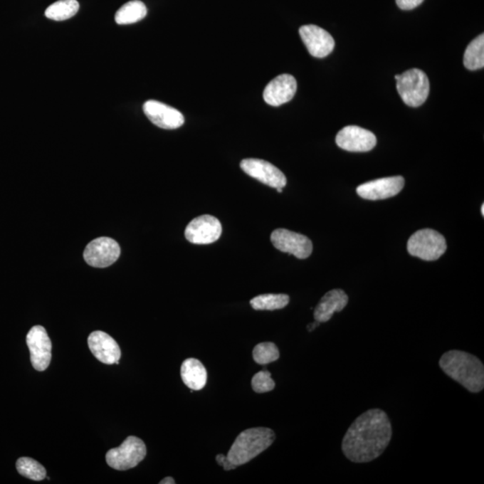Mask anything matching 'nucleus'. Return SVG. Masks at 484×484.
<instances>
[{
    "instance_id": "6ab92c4d",
    "label": "nucleus",
    "mask_w": 484,
    "mask_h": 484,
    "mask_svg": "<svg viewBox=\"0 0 484 484\" xmlns=\"http://www.w3.org/2000/svg\"><path fill=\"white\" fill-rule=\"evenodd\" d=\"M183 383L191 390H201L207 382V372L198 359L189 358L183 362L181 368Z\"/></svg>"
},
{
    "instance_id": "7ed1b4c3",
    "label": "nucleus",
    "mask_w": 484,
    "mask_h": 484,
    "mask_svg": "<svg viewBox=\"0 0 484 484\" xmlns=\"http://www.w3.org/2000/svg\"><path fill=\"white\" fill-rule=\"evenodd\" d=\"M275 432L268 428H251L242 431L228 452L227 458L236 466L247 464L273 444Z\"/></svg>"
},
{
    "instance_id": "1a4fd4ad",
    "label": "nucleus",
    "mask_w": 484,
    "mask_h": 484,
    "mask_svg": "<svg viewBox=\"0 0 484 484\" xmlns=\"http://www.w3.org/2000/svg\"><path fill=\"white\" fill-rule=\"evenodd\" d=\"M271 242L278 251L305 259L313 251L312 242L305 235L286 229H276L271 234Z\"/></svg>"
},
{
    "instance_id": "423d86ee",
    "label": "nucleus",
    "mask_w": 484,
    "mask_h": 484,
    "mask_svg": "<svg viewBox=\"0 0 484 484\" xmlns=\"http://www.w3.org/2000/svg\"><path fill=\"white\" fill-rule=\"evenodd\" d=\"M147 456L144 441L135 436L127 437L119 448L110 449L106 454V461L110 468L119 471H126L136 468Z\"/></svg>"
},
{
    "instance_id": "4468645a",
    "label": "nucleus",
    "mask_w": 484,
    "mask_h": 484,
    "mask_svg": "<svg viewBox=\"0 0 484 484\" xmlns=\"http://www.w3.org/2000/svg\"><path fill=\"white\" fill-rule=\"evenodd\" d=\"M143 110L151 122L161 129H179L185 122L184 116L178 110L154 100L144 102Z\"/></svg>"
},
{
    "instance_id": "a878e982",
    "label": "nucleus",
    "mask_w": 484,
    "mask_h": 484,
    "mask_svg": "<svg viewBox=\"0 0 484 484\" xmlns=\"http://www.w3.org/2000/svg\"><path fill=\"white\" fill-rule=\"evenodd\" d=\"M252 389L258 394L270 392L275 389V383L268 371H261L255 374L251 380Z\"/></svg>"
},
{
    "instance_id": "393cba45",
    "label": "nucleus",
    "mask_w": 484,
    "mask_h": 484,
    "mask_svg": "<svg viewBox=\"0 0 484 484\" xmlns=\"http://www.w3.org/2000/svg\"><path fill=\"white\" fill-rule=\"evenodd\" d=\"M280 352L278 347L270 342H265L256 345L253 350V359L258 364L266 365L278 361Z\"/></svg>"
},
{
    "instance_id": "f3484780",
    "label": "nucleus",
    "mask_w": 484,
    "mask_h": 484,
    "mask_svg": "<svg viewBox=\"0 0 484 484\" xmlns=\"http://www.w3.org/2000/svg\"><path fill=\"white\" fill-rule=\"evenodd\" d=\"M297 90L296 79L293 75H278L265 86L263 97L271 106H280L288 102L295 97Z\"/></svg>"
},
{
    "instance_id": "aec40b11",
    "label": "nucleus",
    "mask_w": 484,
    "mask_h": 484,
    "mask_svg": "<svg viewBox=\"0 0 484 484\" xmlns=\"http://www.w3.org/2000/svg\"><path fill=\"white\" fill-rule=\"evenodd\" d=\"M147 14V6L140 0L126 3L117 10L115 21L117 24H131L140 22Z\"/></svg>"
},
{
    "instance_id": "cd10ccee",
    "label": "nucleus",
    "mask_w": 484,
    "mask_h": 484,
    "mask_svg": "<svg viewBox=\"0 0 484 484\" xmlns=\"http://www.w3.org/2000/svg\"><path fill=\"white\" fill-rule=\"evenodd\" d=\"M216 459L218 465L223 466V468L226 470V471H230V470H233L238 468V466L233 465V463L229 461V459L227 458L226 456L223 454H218Z\"/></svg>"
},
{
    "instance_id": "dca6fc26",
    "label": "nucleus",
    "mask_w": 484,
    "mask_h": 484,
    "mask_svg": "<svg viewBox=\"0 0 484 484\" xmlns=\"http://www.w3.org/2000/svg\"><path fill=\"white\" fill-rule=\"evenodd\" d=\"M88 347L98 361L108 365L120 364L121 351L119 344L105 332H93L88 337Z\"/></svg>"
},
{
    "instance_id": "c85d7f7f",
    "label": "nucleus",
    "mask_w": 484,
    "mask_h": 484,
    "mask_svg": "<svg viewBox=\"0 0 484 484\" xmlns=\"http://www.w3.org/2000/svg\"><path fill=\"white\" fill-rule=\"evenodd\" d=\"M175 480L172 477H166V478L162 479L160 484H174Z\"/></svg>"
},
{
    "instance_id": "bb28decb",
    "label": "nucleus",
    "mask_w": 484,
    "mask_h": 484,
    "mask_svg": "<svg viewBox=\"0 0 484 484\" xmlns=\"http://www.w3.org/2000/svg\"><path fill=\"white\" fill-rule=\"evenodd\" d=\"M399 8L403 10H411L419 6L424 0H396Z\"/></svg>"
},
{
    "instance_id": "b1692460",
    "label": "nucleus",
    "mask_w": 484,
    "mask_h": 484,
    "mask_svg": "<svg viewBox=\"0 0 484 484\" xmlns=\"http://www.w3.org/2000/svg\"><path fill=\"white\" fill-rule=\"evenodd\" d=\"M16 469L21 475L33 480H43L46 478V470L33 458H20L16 462Z\"/></svg>"
},
{
    "instance_id": "a211bd4d",
    "label": "nucleus",
    "mask_w": 484,
    "mask_h": 484,
    "mask_svg": "<svg viewBox=\"0 0 484 484\" xmlns=\"http://www.w3.org/2000/svg\"><path fill=\"white\" fill-rule=\"evenodd\" d=\"M349 298L341 289L331 290L327 293L320 302L315 307L314 319L320 323L327 322L332 319L334 313L340 312L347 307Z\"/></svg>"
},
{
    "instance_id": "f257e3e1",
    "label": "nucleus",
    "mask_w": 484,
    "mask_h": 484,
    "mask_svg": "<svg viewBox=\"0 0 484 484\" xmlns=\"http://www.w3.org/2000/svg\"><path fill=\"white\" fill-rule=\"evenodd\" d=\"M392 434V425L385 411L369 409L349 427L342 442V451L352 462H372L386 451Z\"/></svg>"
},
{
    "instance_id": "f8f14e48",
    "label": "nucleus",
    "mask_w": 484,
    "mask_h": 484,
    "mask_svg": "<svg viewBox=\"0 0 484 484\" xmlns=\"http://www.w3.org/2000/svg\"><path fill=\"white\" fill-rule=\"evenodd\" d=\"M335 143L345 151L363 153L376 147L377 138L369 130L358 126H347L339 131Z\"/></svg>"
},
{
    "instance_id": "9b49d317",
    "label": "nucleus",
    "mask_w": 484,
    "mask_h": 484,
    "mask_svg": "<svg viewBox=\"0 0 484 484\" xmlns=\"http://www.w3.org/2000/svg\"><path fill=\"white\" fill-rule=\"evenodd\" d=\"M26 343L31 354V362L38 372H44L51 361V341L47 331L41 326L31 328L27 334Z\"/></svg>"
},
{
    "instance_id": "39448f33",
    "label": "nucleus",
    "mask_w": 484,
    "mask_h": 484,
    "mask_svg": "<svg viewBox=\"0 0 484 484\" xmlns=\"http://www.w3.org/2000/svg\"><path fill=\"white\" fill-rule=\"evenodd\" d=\"M407 251L414 257L425 261H434L447 251L443 235L431 229H424L411 235L407 242Z\"/></svg>"
},
{
    "instance_id": "412c9836",
    "label": "nucleus",
    "mask_w": 484,
    "mask_h": 484,
    "mask_svg": "<svg viewBox=\"0 0 484 484\" xmlns=\"http://www.w3.org/2000/svg\"><path fill=\"white\" fill-rule=\"evenodd\" d=\"M464 65L469 70H477L484 67V36L480 34L466 48Z\"/></svg>"
},
{
    "instance_id": "ddd939ff",
    "label": "nucleus",
    "mask_w": 484,
    "mask_h": 484,
    "mask_svg": "<svg viewBox=\"0 0 484 484\" xmlns=\"http://www.w3.org/2000/svg\"><path fill=\"white\" fill-rule=\"evenodd\" d=\"M299 32L307 50L313 57L325 58L333 51L334 38L321 27L307 24L300 27Z\"/></svg>"
},
{
    "instance_id": "5701e85b",
    "label": "nucleus",
    "mask_w": 484,
    "mask_h": 484,
    "mask_svg": "<svg viewBox=\"0 0 484 484\" xmlns=\"http://www.w3.org/2000/svg\"><path fill=\"white\" fill-rule=\"evenodd\" d=\"M290 297L287 295H262L251 300V305L256 310H282L288 305Z\"/></svg>"
},
{
    "instance_id": "9d476101",
    "label": "nucleus",
    "mask_w": 484,
    "mask_h": 484,
    "mask_svg": "<svg viewBox=\"0 0 484 484\" xmlns=\"http://www.w3.org/2000/svg\"><path fill=\"white\" fill-rule=\"evenodd\" d=\"M241 168L245 174L271 188L283 189L287 184L285 175L278 167L261 159H244Z\"/></svg>"
},
{
    "instance_id": "c756f323",
    "label": "nucleus",
    "mask_w": 484,
    "mask_h": 484,
    "mask_svg": "<svg viewBox=\"0 0 484 484\" xmlns=\"http://www.w3.org/2000/svg\"><path fill=\"white\" fill-rule=\"evenodd\" d=\"M320 324L321 323L319 322V321H315L314 323H311L309 325V326H307V330L310 332L313 331L315 328L319 327Z\"/></svg>"
},
{
    "instance_id": "0eeeda50",
    "label": "nucleus",
    "mask_w": 484,
    "mask_h": 484,
    "mask_svg": "<svg viewBox=\"0 0 484 484\" xmlns=\"http://www.w3.org/2000/svg\"><path fill=\"white\" fill-rule=\"evenodd\" d=\"M120 256V247L112 238H95L86 246L85 261L93 268H108L117 261Z\"/></svg>"
},
{
    "instance_id": "f03ea898",
    "label": "nucleus",
    "mask_w": 484,
    "mask_h": 484,
    "mask_svg": "<svg viewBox=\"0 0 484 484\" xmlns=\"http://www.w3.org/2000/svg\"><path fill=\"white\" fill-rule=\"evenodd\" d=\"M440 367L451 378L471 393H479L484 387L483 363L468 352L451 350L440 359Z\"/></svg>"
},
{
    "instance_id": "20e7f679",
    "label": "nucleus",
    "mask_w": 484,
    "mask_h": 484,
    "mask_svg": "<svg viewBox=\"0 0 484 484\" xmlns=\"http://www.w3.org/2000/svg\"><path fill=\"white\" fill-rule=\"evenodd\" d=\"M396 88L404 103L410 107H419L426 101L430 93V81L424 71L411 68L396 75Z\"/></svg>"
},
{
    "instance_id": "7c9ffc66",
    "label": "nucleus",
    "mask_w": 484,
    "mask_h": 484,
    "mask_svg": "<svg viewBox=\"0 0 484 484\" xmlns=\"http://www.w3.org/2000/svg\"><path fill=\"white\" fill-rule=\"evenodd\" d=\"M482 216H484V205L482 206Z\"/></svg>"
},
{
    "instance_id": "2eb2a0df",
    "label": "nucleus",
    "mask_w": 484,
    "mask_h": 484,
    "mask_svg": "<svg viewBox=\"0 0 484 484\" xmlns=\"http://www.w3.org/2000/svg\"><path fill=\"white\" fill-rule=\"evenodd\" d=\"M402 176L376 179L359 185L356 189L361 198L367 200H382L393 198L404 189Z\"/></svg>"
},
{
    "instance_id": "6e6552de",
    "label": "nucleus",
    "mask_w": 484,
    "mask_h": 484,
    "mask_svg": "<svg viewBox=\"0 0 484 484\" xmlns=\"http://www.w3.org/2000/svg\"><path fill=\"white\" fill-rule=\"evenodd\" d=\"M222 223L216 217L204 214L193 219L185 230V237L190 243L211 244L222 235Z\"/></svg>"
},
{
    "instance_id": "4be33fe9",
    "label": "nucleus",
    "mask_w": 484,
    "mask_h": 484,
    "mask_svg": "<svg viewBox=\"0 0 484 484\" xmlns=\"http://www.w3.org/2000/svg\"><path fill=\"white\" fill-rule=\"evenodd\" d=\"M79 9L77 0H58L51 4L45 11L47 19L54 21H64L71 19Z\"/></svg>"
}]
</instances>
